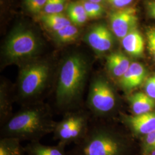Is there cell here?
<instances>
[{
    "instance_id": "obj_1",
    "label": "cell",
    "mask_w": 155,
    "mask_h": 155,
    "mask_svg": "<svg viewBox=\"0 0 155 155\" xmlns=\"http://www.w3.org/2000/svg\"><path fill=\"white\" fill-rule=\"evenodd\" d=\"M90 69L89 61L81 54L72 53L63 59L52 90L59 110L66 113L81 108Z\"/></svg>"
},
{
    "instance_id": "obj_2",
    "label": "cell",
    "mask_w": 155,
    "mask_h": 155,
    "mask_svg": "<svg viewBox=\"0 0 155 155\" xmlns=\"http://www.w3.org/2000/svg\"><path fill=\"white\" fill-rule=\"evenodd\" d=\"M56 122L50 106L40 102L21 106L1 127V137H13L30 142L40 141L53 133Z\"/></svg>"
},
{
    "instance_id": "obj_3",
    "label": "cell",
    "mask_w": 155,
    "mask_h": 155,
    "mask_svg": "<svg viewBox=\"0 0 155 155\" xmlns=\"http://www.w3.org/2000/svg\"><path fill=\"white\" fill-rule=\"evenodd\" d=\"M55 78L48 61L35 59L21 66L14 84L15 102L21 106L43 102L52 90Z\"/></svg>"
},
{
    "instance_id": "obj_4",
    "label": "cell",
    "mask_w": 155,
    "mask_h": 155,
    "mask_svg": "<svg viewBox=\"0 0 155 155\" xmlns=\"http://www.w3.org/2000/svg\"><path fill=\"white\" fill-rule=\"evenodd\" d=\"M127 148L124 140L116 134L90 126L86 136L68 155H126Z\"/></svg>"
},
{
    "instance_id": "obj_5",
    "label": "cell",
    "mask_w": 155,
    "mask_h": 155,
    "mask_svg": "<svg viewBox=\"0 0 155 155\" xmlns=\"http://www.w3.org/2000/svg\"><path fill=\"white\" fill-rule=\"evenodd\" d=\"M41 43L30 30L18 28L8 37L2 49V56L6 64L20 65L35 60L39 55Z\"/></svg>"
},
{
    "instance_id": "obj_6",
    "label": "cell",
    "mask_w": 155,
    "mask_h": 155,
    "mask_svg": "<svg viewBox=\"0 0 155 155\" xmlns=\"http://www.w3.org/2000/svg\"><path fill=\"white\" fill-rule=\"evenodd\" d=\"M90 119V111L81 108L65 113L61 120L56 122L54 138L64 147L71 143L78 144L88 132Z\"/></svg>"
},
{
    "instance_id": "obj_7",
    "label": "cell",
    "mask_w": 155,
    "mask_h": 155,
    "mask_svg": "<svg viewBox=\"0 0 155 155\" xmlns=\"http://www.w3.org/2000/svg\"><path fill=\"white\" fill-rule=\"evenodd\" d=\"M87 105L90 111L96 116H104L116 107V94L110 82L106 78L97 75L89 82Z\"/></svg>"
},
{
    "instance_id": "obj_8",
    "label": "cell",
    "mask_w": 155,
    "mask_h": 155,
    "mask_svg": "<svg viewBox=\"0 0 155 155\" xmlns=\"http://www.w3.org/2000/svg\"><path fill=\"white\" fill-rule=\"evenodd\" d=\"M109 20L113 33L121 40L128 33L136 29L138 23L137 11L133 7L118 9L111 13Z\"/></svg>"
},
{
    "instance_id": "obj_9",
    "label": "cell",
    "mask_w": 155,
    "mask_h": 155,
    "mask_svg": "<svg viewBox=\"0 0 155 155\" xmlns=\"http://www.w3.org/2000/svg\"><path fill=\"white\" fill-rule=\"evenodd\" d=\"M84 40L98 55L110 51L113 48L114 42L113 33L104 24L94 26L85 36Z\"/></svg>"
},
{
    "instance_id": "obj_10",
    "label": "cell",
    "mask_w": 155,
    "mask_h": 155,
    "mask_svg": "<svg viewBox=\"0 0 155 155\" xmlns=\"http://www.w3.org/2000/svg\"><path fill=\"white\" fill-rule=\"evenodd\" d=\"M15 102L14 84L4 79L0 82V122L2 126L13 114V104Z\"/></svg>"
},
{
    "instance_id": "obj_11",
    "label": "cell",
    "mask_w": 155,
    "mask_h": 155,
    "mask_svg": "<svg viewBox=\"0 0 155 155\" xmlns=\"http://www.w3.org/2000/svg\"><path fill=\"white\" fill-rule=\"evenodd\" d=\"M146 75L147 71L144 66L138 62H133L118 83L124 90L130 91L143 83Z\"/></svg>"
},
{
    "instance_id": "obj_12",
    "label": "cell",
    "mask_w": 155,
    "mask_h": 155,
    "mask_svg": "<svg viewBox=\"0 0 155 155\" xmlns=\"http://www.w3.org/2000/svg\"><path fill=\"white\" fill-rule=\"evenodd\" d=\"M124 120L136 133L147 135L155 130V113L125 116Z\"/></svg>"
},
{
    "instance_id": "obj_13",
    "label": "cell",
    "mask_w": 155,
    "mask_h": 155,
    "mask_svg": "<svg viewBox=\"0 0 155 155\" xmlns=\"http://www.w3.org/2000/svg\"><path fill=\"white\" fill-rule=\"evenodd\" d=\"M131 63L127 56L121 52H111L106 57V67L111 77L118 81L127 71Z\"/></svg>"
},
{
    "instance_id": "obj_14",
    "label": "cell",
    "mask_w": 155,
    "mask_h": 155,
    "mask_svg": "<svg viewBox=\"0 0 155 155\" xmlns=\"http://www.w3.org/2000/svg\"><path fill=\"white\" fill-rule=\"evenodd\" d=\"M121 41L122 48L129 55L134 58L143 55L144 51V40L137 29L128 33Z\"/></svg>"
},
{
    "instance_id": "obj_15",
    "label": "cell",
    "mask_w": 155,
    "mask_h": 155,
    "mask_svg": "<svg viewBox=\"0 0 155 155\" xmlns=\"http://www.w3.org/2000/svg\"><path fill=\"white\" fill-rule=\"evenodd\" d=\"M128 100L134 115L150 113L155 107V100L141 92L130 95Z\"/></svg>"
},
{
    "instance_id": "obj_16",
    "label": "cell",
    "mask_w": 155,
    "mask_h": 155,
    "mask_svg": "<svg viewBox=\"0 0 155 155\" xmlns=\"http://www.w3.org/2000/svg\"><path fill=\"white\" fill-rule=\"evenodd\" d=\"M64 148L59 144L54 146L44 145L40 141L30 142L25 147L26 155H68Z\"/></svg>"
},
{
    "instance_id": "obj_17",
    "label": "cell",
    "mask_w": 155,
    "mask_h": 155,
    "mask_svg": "<svg viewBox=\"0 0 155 155\" xmlns=\"http://www.w3.org/2000/svg\"><path fill=\"white\" fill-rule=\"evenodd\" d=\"M21 140L13 137H1L0 155H25V147Z\"/></svg>"
},
{
    "instance_id": "obj_18",
    "label": "cell",
    "mask_w": 155,
    "mask_h": 155,
    "mask_svg": "<svg viewBox=\"0 0 155 155\" xmlns=\"http://www.w3.org/2000/svg\"><path fill=\"white\" fill-rule=\"evenodd\" d=\"M67 15L71 22L75 25H82L89 18L81 2L70 3L67 7Z\"/></svg>"
},
{
    "instance_id": "obj_19",
    "label": "cell",
    "mask_w": 155,
    "mask_h": 155,
    "mask_svg": "<svg viewBox=\"0 0 155 155\" xmlns=\"http://www.w3.org/2000/svg\"><path fill=\"white\" fill-rule=\"evenodd\" d=\"M79 35L77 27L74 24H70L57 31L54 33L56 41L60 45H67L75 41Z\"/></svg>"
},
{
    "instance_id": "obj_20",
    "label": "cell",
    "mask_w": 155,
    "mask_h": 155,
    "mask_svg": "<svg viewBox=\"0 0 155 155\" xmlns=\"http://www.w3.org/2000/svg\"><path fill=\"white\" fill-rule=\"evenodd\" d=\"M41 18L45 25L54 32L71 24L70 19L62 13L45 14Z\"/></svg>"
},
{
    "instance_id": "obj_21",
    "label": "cell",
    "mask_w": 155,
    "mask_h": 155,
    "mask_svg": "<svg viewBox=\"0 0 155 155\" xmlns=\"http://www.w3.org/2000/svg\"><path fill=\"white\" fill-rule=\"evenodd\" d=\"M82 3L89 18H97L103 15L104 9L103 6L100 4L86 0L83 1Z\"/></svg>"
},
{
    "instance_id": "obj_22",
    "label": "cell",
    "mask_w": 155,
    "mask_h": 155,
    "mask_svg": "<svg viewBox=\"0 0 155 155\" xmlns=\"http://www.w3.org/2000/svg\"><path fill=\"white\" fill-rule=\"evenodd\" d=\"M66 0H47L44 8L45 14L61 13L64 9Z\"/></svg>"
},
{
    "instance_id": "obj_23",
    "label": "cell",
    "mask_w": 155,
    "mask_h": 155,
    "mask_svg": "<svg viewBox=\"0 0 155 155\" xmlns=\"http://www.w3.org/2000/svg\"><path fill=\"white\" fill-rule=\"evenodd\" d=\"M47 0H24V4L28 11L33 14H39L44 10Z\"/></svg>"
},
{
    "instance_id": "obj_24",
    "label": "cell",
    "mask_w": 155,
    "mask_h": 155,
    "mask_svg": "<svg viewBox=\"0 0 155 155\" xmlns=\"http://www.w3.org/2000/svg\"><path fill=\"white\" fill-rule=\"evenodd\" d=\"M155 150V130L146 135L143 143V155Z\"/></svg>"
},
{
    "instance_id": "obj_25",
    "label": "cell",
    "mask_w": 155,
    "mask_h": 155,
    "mask_svg": "<svg viewBox=\"0 0 155 155\" xmlns=\"http://www.w3.org/2000/svg\"><path fill=\"white\" fill-rule=\"evenodd\" d=\"M148 48L155 61V28H150L147 32Z\"/></svg>"
},
{
    "instance_id": "obj_26",
    "label": "cell",
    "mask_w": 155,
    "mask_h": 155,
    "mask_svg": "<svg viewBox=\"0 0 155 155\" xmlns=\"http://www.w3.org/2000/svg\"><path fill=\"white\" fill-rule=\"evenodd\" d=\"M145 94L155 100V75L148 78L145 84Z\"/></svg>"
},
{
    "instance_id": "obj_27",
    "label": "cell",
    "mask_w": 155,
    "mask_h": 155,
    "mask_svg": "<svg viewBox=\"0 0 155 155\" xmlns=\"http://www.w3.org/2000/svg\"><path fill=\"white\" fill-rule=\"evenodd\" d=\"M133 0H107L113 7L118 9L127 8Z\"/></svg>"
},
{
    "instance_id": "obj_28",
    "label": "cell",
    "mask_w": 155,
    "mask_h": 155,
    "mask_svg": "<svg viewBox=\"0 0 155 155\" xmlns=\"http://www.w3.org/2000/svg\"><path fill=\"white\" fill-rule=\"evenodd\" d=\"M147 9L150 16L155 19V1H150L148 2Z\"/></svg>"
},
{
    "instance_id": "obj_29",
    "label": "cell",
    "mask_w": 155,
    "mask_h": 155,
    "mask_svg": "<svg viewBox=\"0 0 155 155\" xmlns=\"http://www.w3.org/2000/svg\"><path fill=\"white\" fill-rule=\"evenodd\" d=\"M87 1H90V2H95V3H98L100 4L102 2H103L104 0H86Z\"/></svg>"
},
{
    "instance_id": "obj_30",
    "label": "cell",
    "mask_w": 155,
    "mask_h": 155,
    "mask_svg": "<svg viewBox=\"0 0 155 155\" xmlns=\"http://www.w3.org/2000/svg\"><path fill=\"white\" fill-rule=\"evenodd\" d=\"M155 155V150L150 151L148 153H147V155Z\"/></svg>"
}]
</instances>
